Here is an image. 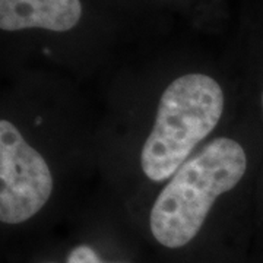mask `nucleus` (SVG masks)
Wrapping results in <instances>:
<instances>
[{
    "mask_svg": "<svg viewBox=\"0 0 263 263\" xmlns=\"http://www.w3.org/2000/svg\"><path fill=\"white\" fill-rule=\"evenodd\" d=\"M47 161L9 120L0 122V221L22 224L38 214L53 193Z\"/></svg>",
    "mask_w": 263,
    "mask_h": 263,
    "instance_id": "obj_3",
    "label": "nucleus"
},
{
    "mask_svg": "<svg viewBox=\"0 0 263 263\" xmlns=\"http://www.w3.org/2000/svg\"><path fill=\"white\" fill-rule=\"evenodd\" d=\"M66 263H105L91 246H76L69 253Z\"/></svg>",
    "mask_w": 263,
    "mask_h": 263,
    "instance_id": "obj_5",
    "label": "nucleus"
},
{
    "mask_svg": "<svg viewBox=\"0 0 263 263\" xmlns=\"http://www.w3.org/2000/svg\"><path fill=\"white\" fill-rule=\"evenodd\" d=\"M48 263H53V262H48Z\"/></svg>",
    "mask_w": 263,
    "mask_h": 263,
    "instance_id": "obj_7",
    "label": "nucleus"
},
{
    "mask_svg": "<svg viewBox=\"0 0 263 263\" xmlns=\"http://www.w3.org/2000/svg\"><path fill=\"white\" fill-rule=\"evenodd\" d=\"M247 170L245 148L231 138H216L190 157L151 209L149 228L164 247L189 245L203 226L216 199L241 181Z\"/></svg>",
    "mask_w": 263,
    "mask_h": 263,
    "instance_id": "obj_1",
    "label": "nucleus"
},
{
    "mask_svg": "<svg viewBox=\"0 0 263 263\" xmlns=\"http://www.w3.org/2000/svg\"><path fill=\"white\" fill-rule=\"evenodd\" d=\"M81 16V0H0V28L9 32L32 28L66 32Z\"/></svg>",
    "mask_w": 263,
    "mask_h": 263,
    "instance_id": "obj_4",
    "label": "nucleus"
},
{
    "mask_svg": "<svg viewBox=\"0 0 263 263\" xmlns=\"http://www.w3.org/2000/svg\"><path fill=\"white\" fill-rule=\"evenodd\" d=\"M226 107L221 85L205 73L174 79L161 95L155 122L141 154L143 174L170 180L219 123Z\"/></svg>",
    "mask_w": 263,
    "mask_h": 263,
    "instance_id": "obj_2",
    "label": "nucleus"
},
{
    "mask_svg": "<svg viewBox=\"0 0 263 263\" xmlns=\"http://www.w3.org/2000/svg\"><path fill=\"white\" fill-rule=\"evenodd\" d=\"M262 108H263V94H262Z\"/></svg>",
    "mask_w": 263,
    "mask_h": 263,
    "instance_id": "obj_6",
    "label": "nucleus"
}]
</instances>
